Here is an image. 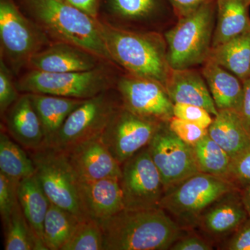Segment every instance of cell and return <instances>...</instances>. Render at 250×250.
Wrapping results in <instances>:
<instances>
[{
  "label": "cell",
  "instance_id": "1",
  "mask_svg": "<svg viewBox=\"0 0 250 250\" xmlns=\"http://www.w3.org/2000/svg\"><path fill=\"white\" fill-rule=\"evenodd\" d=\"M104 250H167L183 228L163 208L124 209L98 221Z\"/></svg>",
  "mask_w": 250,
  "mask_h": 250
},
{
  "label": "cell",
  "instance_id": "2",
  "mask_svg": "<svg viewBox=\"0 0 250 250\" xmlns=\"http://www.w3.org/2000/svg\"><path fill=\"white\" fill-rule=\"evenodd\" d=\"M99 24L113 62L127 73L165 85L170 67L163 33L130 30L100 22Z\"/></svg>",
  "mask_w": 250,
  "mask_h": 250
},
{
  "label": "cell",
  "instance_id": "3",
  "mask_svg": "<svg viewBox=\"0 0 250 250\" xmlns=\"http://www.w3.org/2000/svg\"><path fill=\"white\" fill-rule=\"evenodd\" d=\"M29 11L48 34L113 62L96 19L61 0H27Z\"/></svg>",
  "mask_w": 250,
  "mask_h": 250
},
{
  "label": "cell",
  "instance_id": "4",
  "mask_svg": "<svg viewBox=\"0 0 250 250\" xmlns=\"http://www.w3.org/2000/svg\"><path fill=\"white\" fill-rule=\"evenodd\" d=\"M216 0L179 18L164 33L167 59L172 69L196 67L208 60L216 21Z\"/></svg>",
  "mask_w": 250,
  "mask_h": 250
},
{
  "label": "cell",
  "instance_id": "5",
  "mask_svg": "<svg viewBox=\"0 0 250 250\" xmlns=\"http://www.w3.org/2000/svg\"><path fill=\"white\" fill-rule=\"evenodd\" d=\"M236 190L238 189L228 179L199 172L166 191L161 208L182 228L192 227L197 225L199 218L210 205Z\"/></svg>",
  "mask_w": 250,
  "mask_h": 250
},
{
  "label": "cell",
  "instance_id": "6",
  "mask_svg": "<svg viewBox=\"0 0 250 250\" xmlns=\"http://www.w3.org/2000/svg\"><path fill=\"white\" fill-rule=\"evenodd\" d=\"M29 152L35 166L36 177L51 203L81 220L89 218L82 202L80 179L66 153L51 147Z\"/></svg>",
  "mask_w": 250,
  "mask_h": 250
},
{
  "label": "cell",
  "instance_id": "7",
  "mask_svg": "<svg viewBox=\"0 0 250 250\" xmlns=\"http://www.w3.org/2000/svg\"><path fill=\"white\" fill-rule=\"evenodd\" d=\"M18 91L87 100L108 90L111 81L103 67L89 71L46 72L32 70L16 83Z\"/></svg>",
  "mask_w": 250,
  "mask_h": 250
},
{
  "label": "cell",
  "instance_id": "8",
  "mask_svg": "<svg viewBox=\"0 0 250 250\" xmlns=\"http://www.w3.org/2000/svg\"><path fill=\"white\" fill-rule=\"evenodd\" d=\"M122 106L108 90L85 100L70 113L47 147L68 150L77 145L100 137Z\"/></svg>",
  "mask_w": 250,
  "mask_h": 250
},
{
  "label": "cell",
  "instance_id": "9",
  "mask_svg": "<svg viewBox=\"0 0 250 250\" xmlns=\"http://www.w3.org/2000/svg\"><path fill=\"white\" fill-rule=\"evenodd\" d=\"M0 40L3 59L18 72L47 45L45 34L23 16L13 0L0 1Z\"/></svg>",
  "mask_w": 250,
  "mask_h": 250
},
{
  "label": "cell",
  "instance_id": "10",
  "mask_svg": "<svg viewBox=\"0 0 250 250\" xmlns=\"http://www.w3.org/2000/svg\"><path fill=\"white\" fill-rule=\"evenodd\" d=\"M121 170L125 209L161 208L166 189L147 146L123 163Z\"/></svg>",
  "mask_w": 250,
  "mask_h": 250
},
{
  "label": "cell",
  "instance_id": "11",
  "mask_svg": "<svg viewBox=\"0 0 250 250\" xmlns=\"http://www.w3.org/2000/svg\"><path fill=\"white\" fill-rule=\"evenodd\" d=\"M147 148L161 174L166 192L200 172L192 147L174 134L167 123H163Z\"/></svg>",
  "mask_w": 250,
  "mask_h": 250
},
{
  "label": "cell",
  "instance_id": "12",
  "mask_svg": "<svg viewBox=\"0 0 250 250\" xmlns=\"http://www.w3.org/2000/svg\"><path fill=\"white\" fill-rule=\"evenodd\" d=\"M163 123L146 119L123 105L100 136L108 150L121 166L147 147Z\"/></svg>",
  "mask_w": 250,
  "mask_h": 250
},
{
  "label": "cell",
  "instance_id": "13",
  "mask_svg": "<svg viewBox=\"0 0 250 250\" xmlns=\"http://www.w3.org/2000/svg\"><path fill=\"white\" fill-rule=\"evenodd\" d=\"M116 85L123 107L135 114L160 123L173 118L174 103L159 82L126 73Z\"/></svg>",
  "mask_w": 250,
  "mask_h": 250
},
{
  "label": "cell",
  "instance_id": "14",
  "mask_svg": "<svg viewBox=\"0 0 250 250\" xmlns=\"http://www.w3.org/2000/svg\"><path fill=\"white\" fill-rule=\"evenodd\" d=\"M112 14L130 30L163 33L178 21L168 0H108Z\"/></svg>",
  "mask_w": 250,
  "mask_h": 250
},
{
  "label": "cell",
  "instance_id": "15",
  "mask_svg": "<svg viewBox=\"0 0 250 250\" xmlns=\"http://www.w3.org/2000/svg\"><path fill=\"white\" fill-rule=\"evenodd\" d=\"M64 152L66 153L80 182L121 178V164L112 156L100 137L81 143Z\"/></svg>",
  "mask_w": 250,
  "mask_h": 250
},
{
  "label": "cell",
  "instance_id": "16",
  "mask_svg": "<svg viewBox=\"0 0 250 250\" xmlns=\"http://www.w3.org/2000/svg\"><path fill=\"white\" fill-rule=\"evenodd\" d=\"M100 59L85 49L59 41L34 54L28 64L32 70L62 73L94 70L99 67Z\"/></svg>",
  "mask_w": 250,
  "mask_h": 250
},
{
  "label": "cell",
  "instance_id": "17",
  "mask_svg": "<svg viewBox=\"0 0 250 250\" xmlns=\"http://www.w3.org/2000/svg\"><path fill=\"white\" fill-rule=\"evenodd\" d=\"M164 86L174 104L196 105L205 108L212 116L215 117L218 114V108L201 70L195 67L187 69L170 67Z\"/></svg>",
  "mask_w": 250,
  "mask_h": 250
},
{
  "label": "cell",
  "instance_id": "18",
  "mask_svg": "<svg viewBox=\"0 0 250 250\" xmlns=\"http://www.w3.org/2000/svg\"><path fill=\"white\" fill-rule=\"evenodd\" d=\"M8 134L29 152L44 147L40 119L28 93L19 97L4 115Z\"/></svg>",
  "mask_w": 250,
  "mask_h": 250
},
{
  "label": "cell",
  "instance_id": "19",
  "mask_svg": "<svg viewBox=\"0 0 250 250\" xmlns=\"http://www.w3.org/2000/svg\"><path fill=\"white\" fill-rule=\"evenodd\" d=\"M249 218L239 190L229 192L202 213L197 225L212 237L232 234Z\"/></svg>",
  "mask_w": 250,
  "mask_h": 250
},
{
  "label": "cell",
  "instance_id": "20",
  "mask_svg": "<svg viewBox=\"0 0 250 250\" xmlns=\"http://www.w3.org/2000/svg\"><path fill=\"white\" fill-rule=\"evenodd\" d=\"M80 191L85 213L90 218L100 221L125 209L119 179L80 182Z\"/></svg>",
  "mask_w": 250,
  "mask_h": 250
},
{
  "label": "cell",
  "instance_id": "21",
  "mask_svg": "<svg viewBox=\"0 0 250 250\" xmlns=\"http://www.w3.org/2000/svg\"><path fill=\"white\" fill-rule=\"evenodd\" d=\"M218 110L239 113L243 98V82L213 61L208 60L200 69Z\"/></svg>",
  "mask_w": 250,
  "mask_h": 250
},
{
  "label": "cell",
  "instance_id": "22",
  "mask_svg": "<svg viewBox=\"0 0 250 250\" xmlns=\"http://www.w3.org/2000/svg\"><path fill=\"white\" fill-rule=\"evenodd\" d=\"M28 94L42 125L45 136L44 147L49 146L67 117L85 101L45 94Z\"/></svg>",
  "mask_w": 250,
  "mask_h": 250
},
{
  "label": "cell",
  "instance_id": "23",
  "mask_svg": "<svg viewBox=\"0 0 250 250\" xmlns=\"http://www.w3.org/2000/svg\"><path fill=\"white\" fill-rule=\"evenodd\" d=\"M208 136L228 153L231 160L250 144L238 113L231 110H218L208 128Z\"/></svg>",
  "mask_w": 250,
  "mask_h": 250
},
{
  "label": "cell",
  "instance_id": "24",
  "mask_svg": "<svg viewBox=\"0 0 250 250\" xmlns=\"http://www.w3.org/2000/svg\"><path fill=\"white\" fill-rule=\"evenodd\" d=\"M216 21L212 48L243 34L250 27L247 0H216Z\"/></svg>",
  "mask_w": 250,
  "mask_h": 250
},
{
  "label": "cell",
  "instance_id": "25",
  "mask_svg": "<svg viewBox=\"0 0 250 250\" xmlns=\"http://www.w3.org/2000/svg\"><path fill=\"white\" fill-rule=\"evenodd\" d=\"M18 196L21 209L29 226L37 238L45 245L44 222L51 202L35 174L20 182Z\"/></svg>",
  "mask_w": 250,
  "mask_h": 250
},
{
  "label": "cell",
  "instance_id": "26",
  "mask_svg": "<svg viewBox=\"0 0 250 250\" xmlns=\"http://www.w3.org/2000/svg\"><path fill=\"white\" fill-rule=\"evenodd\" d=\"M209 60L221 65L242 81L250 77V27L231 40L213 47Z\"/></svg>",
  "mask_w": 250,
  "mask_h": 250
},
{
  "label": "cell",
  "instance_id": "27",
  "mask_svg": "<svg viewBox=\"0 0 250 250\" xmlns=\"http://www.w3.org/2000/svg\"><path fill=\"white\" fill-rule=\"evenodd\" d=\"M0 172L19 182L36 172L29 154L4 131L0 134Z\"/></svg>",
  "mask_w": 250,
  "mask_h": 250
},
{
  "label": "cell",
  "instance_id": "28",
  "mask_svg": "<svg viewBox=\"0 0 250 250\" xmlns=\"http://www.w3.org/2000/svg\"><path fill=\"white\" fill-rule=\"evenodd\" d=\"M81 220L68 210L51 203L46 215L43 239L48 250H62Z\"/></svg>",
  "mask_w": 250,
  "mask_h": 250
},
{
  "label": "cell",
  "instance_id": "29",
  "mask_svg": "<svg viewBox=\"0 0 250 250\" xmlns=\"http://www.w3.org/2000/svg\"><path fill=\"white\" fill-rule=\"evenodd\" d=\"M3 225L5 250H47L29 226L19 203Z\"/></svg>",
  "mask_w": 250,
  "mask_h": 250
},
{
  "label": "cell",
  "instance_id": "30",
  "mask_svg": "<svg viewBox=\"0 0 250 250\" xmlns=\"http://www.w3.org/2000/svg\"><path fill=\"white\" fill-rule=\"evenodd\" d=\"M192 147L200 172L228 179L231 159L208 134Z\"/></svg>",
  "mask_w": 250,
  "mask_h": 250
},
{
  "label": "cell",
  "instance_id": "31",
  "mask_svg": "<svg viewBox=\"0 0 250 250\" xmlns=\"http://www.w3.org/2000/svg\"><path fill=\"white\" fill-rule=\"evenodd\" d=\"M62 250H104L103 233L98 220H81Z\"/></svg>",
  "mask_w": 250,
  "mask_h": 250
},
{
  "label": "cell",
  "instance_id": "32",
  "mask_svg": "<svg viewBox=\"0 0 250 250\" xmlns=\"http://www.w3.org/2000/svg\"><path fill=\"white\" fill-rule=\"evenodd\" d=\"M19 182L0 172V215L2 223L7 221L18 205Z\"/></svg>",
  "mask_w": 250,
  "mask_h": 250
},
{
  "label": "cell",
  "instance_id": "33",
  "mask_svg": "<svg viewBox=\"0 0 250 250\" xmlns=\"http://www.w3.org/2000/svg\"><path fill=\"white\" fill-rule=\"evenodd\" d=\"M228 179L240 190L250 185V144L231 160Z\"/></svg>",
  "mask_w": 250,
  "mask_h": 250
},
{
  "label": "cell",
  "instance_id": "34",
  "mask_svg": "<svg viewBox=\"0 0 250 250\" xmlns=\"http://www.w3.org/2000/svg\"><path fill=\"white\" fill-rule=\"evenodd\" d=\"M167 125L169 129L174 134L191 147L208 134V129L174 116L167 123Z\"/></svg>",
  "mask_w": 250,
  "mask_h": 250
},
{
  "label": "cell",
  "instance_id": "35",
  "mask_svg": "<svg viewBox=\"0 0 250 250\" xmlns=\"http://www.w3.org/2000/svg\"><path fill=\"white\" fill-rule=\"evenodd\" d=\"M18 90L14 84L10 69L6 65L4 59H0V112L1 116L19 98Z\"/></svg>",
  "mask_w": 250,
  "mask_h": 250
},
{
  "label": "cell",
  "instance_id": "36",
  "mask_svg": "<svg viewBox=\"0 0 250 250\" xmlns=\"http://www.w3.org/2000/svg\"><path fill=\"white\" fill-rule=\"evenodd\" d=\"M173 113L176 118L194 123L205 129L209 127L213 120L212 115L205 108L188 104H174Z\"/></svg>",
  "mask_w": 250,
  "mask_h": 250
},
{
  "label": "cell",
  "instance_id": "37",
  "mask_svg": "<svg viewBox=\"0 0 250 250\" xmlns=\"http://www.w3.org/2000/svg\"><path fill=\"white\" fill-rule=\"evenodd\" d=\"M223 250H250V218L231 234Z\"/></svg>",
  "mask_w": 250,
  "mask_h": 250
},
{
  "label": "cell",
  "instance_id": "38",
  "mask_svg": "<svg viewBox=\"0 0 250 250\" xmlns=\"http://www.w3.org/2000/svg\"><path fill=\"white\" fill-rule=\"evenodd\" d=\"M171 250H211V243L197 235H187L179 238L171 246Z\"/></svg>",
  "mask_w": 250,
  "mask_h": 250
},
{
  "label": "cell",
  "instance_id": "39",
  "mask_svg": "<svg viewBox=\"0 0 250 250\" xmlns=\"http://www.w3.org/2000/svg\"><path fill=\"white\" fill-rule=\"evenodd\" d=\"M214 0H168L177 18H182L202 7L203 5Z\"/></svg>",
  "mask_w": 250,
  "mask_h": 250
},
{
  "label": "cell",
  "instance_id": "40",
  "mask_svg": "<svg viewBox=\"0 0 250 250\" xmlns=\"http://www.w3.org/2000/svg\"><path fill=\"white\" fill-rule=\"evenodd\" d=\"M243 98L238 115L247 132L250 136V77L243 80Z\"/></svg>",
  "mask_w": 250,
  "mask_h": 250
},
{
  "label": "cell",
  "instance_id": "41",
  "mask_svg": "<svg viewBox=\"0 0 250 250\" xmlns=\"http://www.w3.org/2000/svg\"><path fill=\"white\" fill-rule=\"evenodd\" d=\"M85 14L96 19L98 15V0H64Z\"/></svg>",
  "mask_w": 250,
  "mask_h": 250
},
{
  "label": "cell",
  "instance_id": "42",
  "mask_svg": "<svg viewBox=\"0 0 250 250\" xmlns=\"http://www.w3.org/2000/svg\"><path fill=\"white\" fill-rule=\"evenodd\" d=\"M242 200L250 218V185L240 190Z\"/></svg>",
  "mask_w": 250,
  "mask_h": 250
},
{
  "label": "cell",
  "instance_id": "43",
  "mask_svg": "<svg viewBox=\"0 0 250 250\" xmlns=\"http://www.w3.org/2000/svg\"><path fill=\"white\" fill-rule=\"evenodd\" d=\"M247 1H248V2H249V3H250V0H247Z\"/></svg>",
  "mask_w": 250,
  "mask_h": 250
},
{
  "label": "cell",
  "instance_id": "44",
  "mask_svg": "<svg viewBox=\"0 0 250 250\" xmlns=\"http://www.w3.org/2000/svg\"><path fill=\"white\" fill-rule=\"evenodd\" d=\"M61 1H64V0H61Z\"/></svg>",
  "mask_w": 250,
  "mask_h": 250
}]
</instances>
